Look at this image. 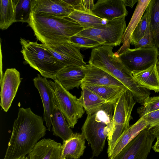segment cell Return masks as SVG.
<instances>
[{"label": "cell", "instance_id": "1", "mask_svg": "<svg viewBox=\"0 0 159 159\" xmlns=\"http://www.w3.org/2000/svg\"><path fill=\"white\" fill-rule=\"evenodd\" d=\"M44 120L30 107L19 108L3 159H21L29 154L46 134Z\"/></svg>", "mask_w": 159, "mask_h": 159}, {"label": "cell", "instance_id": "2", "mask_svg": "<svg viewBox=\"0 0 159 159\" xmlns=\"http://www.w3.org/2000/svg\"><path fill=\"white\" fill-rule=\"evenodd\" d=\"M43 44L50 47L70 42L84 28L69 17H60L31 12L28 22Z\"/></svg>", "mask_w": 159, "mask_h": 159}, {"label": "cell", "instance_id": "3", "mask_svg": "<svg viewBox=\"0 0 159 159\" xmlns=\"http://www.w3.org/2000/svg\"><path fill=\"white\" fill-rule=\"evenodd\" d=\"M115 104L107 103L95 112L87 115L81 128V134L92 148L93 157H98L104 148Z\"/></svg>", "mask_w": 159, "mask_h": 159}, {"label": "cell", "instance_id": "4", "mask_svg": "<svg viewBox=\"0 0 159 159\" xmlns=\"http://www.w3.org/2000/svg\"><path fill=\"white\" fill-rule=\"evenodd\" d=\"M21 52L25 62L43 77L56 79V75L66 66L56 58L43 44L20 38Z\"/></svg>", "mask_w": 159, "mask_h": 159}, {"label": "cell", "instance_id": "5", "mask_svg": "<svg viewBox=\"0 0 159 159\" xmlns=\"http://www.w3.org/2000/svg\"><path fill=\"white\" fill-rule=\"evenodd\" d=\"M136 101L127 89L123 93L116 103L110 129L107 136L108 157L120 136L129 126L132 119L131 113Z\"/></svg>", "mask_w": 159, "mask_h": 159}, {"label": "cell", "instance_id": "6", "mask_svg": "<svg viewBox=\"0 0 159 159\" xmlns=\"http://www.w3.org/2000/svg\"><path fill=\"white\" fill-rule=\"evenodd\" d=\"M125 16L108 21L105 25L94 28L84 29L77 35L95 40L102 45H120L127 27Z\"/></svg>", "mask_w": 159, "mask_h": 159}, {"label": "cell", "instance_id": "7", "mask_svg": "<svg viewBox=\"0 0 159 159\" xmlns=\"http://www.w3.org/2000/svg\"><path fill=\"white\" fill-rule=\"evenodd\" d=\"M48 81L53 90L59 108L69 125L74 128L85 110L78 98L66 89L57 79Z\"/></svg>", "mask_w": 159, "mask_h": 159}, {"label": "cell", "instance_id": "8", "mask_svg": "<svg viewBox=\"0 0 159 159\" xmlns=\"http://www.w3.org/2000/svg\"><path fill=\"white\" fill-rule=\"evenodd\" d=\"M116 53L122 63L131 72L146 69L156 64L159 59L158 48L155 47L128 48Z\"/></svg>", "mask_w": 159, "mask_h": 159}, {"label": "cell", "instance_id": "9", "mask_svg": "<svg viewBox=\"0 0 159 159\" xmlns=\"http://www.w3.org/2000/svg\"><path fill=\"white\" fill-rule=\"evenodd\" d=\"M155 139L148 126L112 159H147Z\"/></svg>", "mask_w": 159, "mask_h": 159}, {"label": "cell", "instance_id": "10", "mask_svg": "<svg viewBox=\"0 0 159 159\" xmlns=\"http://www.w3.org/2000/svg\"><path fill=\"white\" fill-rule=\"evenodd\" d=\"M19 72L15 68H7L0 81V106L5 112L10 107L21 82Z\"/></svg>", "mask_w": 159, "mask_h": 159}, {"label": "cell", "instance_id": "11", "mask_svg": "<svg viewBox=\"0 0 159 159\" xmlns=\"http://www.w3.org/2000/svg\"><path fill=\"white\" fill-rule=\"evenodd\" d=\"M43 45L66 66H74L82 67L86 65L80 52V49L70 41L50 47Z\"/></svg>", "mask_w": 159, "mask_h": 159}, {"label": "cell", "instance_id": "12", "mask_svg": "<svg viewBox=\"0 0 159 159\" xmlns=\"http://www.w3.org/2000/svg\"><path fill=\"white\" fill-rule=\"evenodd\" d=\"M74 10L66 0H32L31 12L56 17H68Z\"/></svg>", "mask_w": 159, "mask_h": 159}, {"label": "cell", "instance_id": "13", "mask_svg": "<svg viewBox=\"0 0 159 159\" xmlns=\"http://www.w3.org/2000/svg\"><path fill=\"white\" fill-rule=\"evenodd\" d=\"M34 84L38 90L42 102L43 109V119L47 129L50 131L52 125L51 117L54 106V93L47 78L39 74L33 79Z\"/></svg>", "mask_w": 159, "mask_h": 159}, {"label": "cell", "instance_id": "14", "mask_svg": "<svg viewBox=\"0 0 159 159\" xmlns=\"http://www.w3.org/2000/svg\"><path fill=\"white\" fill-rule=\"evenodd\" d=\"M91 12L107 21L125 17L128 13L123 0H98L94 4Z\"/></svg>", "mask_w": 159, "mask_h": 159}, {"label": "cell", "instance_id": "15", "mask_svg": "<svg viewBox=\"0 0 159 159\" xmlns=\"http://www.w3.org/2000/svg\"><path fill=\"white\" fill-rule=\"evenodd\" d=\"M83 68L85 75L81 84L125 87L109 73L93 65L89 64Z\"/></svg>", "mask_w": 159, "mask_h": 159}, {"label": "cell", "instance_id": "16", "mask_svg": "<svg viewBox=\"0 0 159 159\" xmlns=\"http://www.w3.org/2000/svg\"><path fill=\"white\" fill-rule=\"evenodd\" d=\"M62 144L50 139L38 142L28 154L29 159H61Z\"/></svg>", "mask_w": 159, "mask_h": 159}, {"label": "cell", "instance_id": "17", "mask_svg": "<svg viewBox=\"0 0 159 159\" xmlns=\"http://www.w3.org/2000/svg\"><path fill=\"white\" fill-rule=\"evenodd\" d=\"M85 75L83 66H67L59 71L56 75V79L69 91L75 88L78 89Z\"/></svg>", "mask_w": 159, "mask_h": 159}, {"label": "cell", "instance_id": "18", "mask_svg": "<svg viewBox=\"0 0 159 159\" xmlns=\"http://www.w3.org/2000/svg\"><path fill=\"white\" fill-rule=\"evenodd\" d=\"M148 126V124L143 116L140 117L134 124L129 126L120 137L109 159H112L114 157L141 131Z\"/></svg>", "mask_w": 159, "mask_h": 159}, {"label": "cell", "instance_id": "19", "mask_svg": "<svg viewBox=\"0 0 159 159\" xmlns=\"http://www.w3.org/2000/svg\"><path fill=\"white\" fill-rule=\"evenodd\" d=\"M54 106L51 117L52 130L53 134L60 137L63 142L70 139L74 133L57 105L54 93Z\"/></svg>", "mask_w": 159, "mask_h": 159}, {"label": "cell", "instance_id": "20", "mask_svg": "<svg viewBox=\"0 0 159 159\" xmlns=\"http://www.w3.org/2000/svg\"><path fill=\"white\" fill-rule=\"evenodd\" d=\"M85 140L81 133H74L70 139L63 142L61 159H65L68 156L80 158L86 148Z\"/></svg>", "mask_w": 159, "mask_h": 159}, {"label": "cell", "instance_id": "21", "mask_svg": "<svg viewBox=\"0 0 159 159\" xmlns=\"http://www.w3.org/2000/svg\"><path fill=\"white\" fill-rule=\"evenodd\" d=\"M131 72L136 80L141 86L155 92H159V77L156 64L146 69Z\"/></svg>", "mask_w": 159, "mask_h": 159}, {"label": "cell", "instance_id": "22", "mask_svg": "<svg viewBox=\"0 0 159 159\" xmlns=\"http://www.w3.org/2000/svg\"><path fill=\"white\" fill-rule=\"evenodd\" d=\"M151 0H139L129 23L124 34L123 45L120 49L123 50L129 48L130 39L133 31L139 24Z\"/></svg>", "mask_w": 159, "mask_h": 159}, {"label": "cell", "instance_id": "23", "mask_svg": "<svg viewBox=\"0 0 159 159\" xmlns=\"http://www.w3.org/2000/svg\"><path fill=\"white\" fill-rule=\"evenodd\" d=\"M80 87L82 91L78 100L87 115L95 112L108 103L91 90L81 85Z\"/></svg>", "mask_w": 159, "mask_h": 159}, {"label": "cell", "instance_id": "24", "mask_svg": "<svg viewBox=\"0 0 159 159\" xmlns=\"http://www.w3.org/2000/svg\"><path fill=\"white\" fill-rule=\"evenodd\" d=\"M91 90L108 102L116 103L123 93L127 89L125 87L98 86L81 84Z\"/></svg>", "mask_w": 159, "mask_h": 159}, {"label": "cell", "instance_id": "25", "mask_svg": "<svg viewBox=\"0 0 159 159\" xmlns=\"http://www.w3.org/2000/svg\"><path fill=\"white\" fill-rule=\"evenodd\" d=\"M18 0H0V28L5 30L15 22Z\"/></svg>", "mask_w": 159, "mask_h": 159}, {"label": "cell", "instance_id": "26", "mask_svg": "<svg viewBox=\"0 0 159 159\" xmlns=\"http://www.w3.org/2000/svg\"><path fill=\"white\" fill-rule=\"evenodd\" d=\"M69 17L74 20L84 28V29L94 28L106 24L107 20L102 19L93 14L74 10Z\"/></svg>", "mask_w": 159, "mask_h": 159}, {"label": "cell", "instance_id": "27", "mask_svg": "<svg viewBox=\"0 0 159 159\" xmlns=\"http://www.w3.org/2000/svg\"><path fill=\"white\" fill-rule=\"evenodd\" d=\"M151 0L144 14L133 31L130 39V44L134 46L144 35L148 28L152 5Z\"/></svg>", "mask_w": 159, "mask_h": 159}, {"label": "cell", "instance_id": "28", "mask_svg": "<svg viewBox=\"0 0 159 159\" xmlns=\"http://www.w3.org/2000/svg\"><path fill=\"white\" fill-rule=\"evenodd\" d=\"M32 0H18L16 10L15 22L27 23L31 12Z\"/></svg>", "mask_w": 159, "mask_h": 159}, {"label": "cell", "instance_id": "29", "mask_svg": "<svg viewBox=\"0 0 159 159\" xmlns=\"http://www.w3.org/2000/svg\"><path fill=\"white\" fill-rule=\"evenodd\" d=\"M152 1L149 22L153 38L159 34V0H152Z\"/></svg>", "mask_w": 159, "mask_h": 159}, {"label": "cell", "instance_id": "30", "mask_svg": "<svg viewBox=\"0 0 159 159\" xmlns=\"http://www.w3.org/2000/svg\"><path fill=\"white\" fill-rule=\"evenodd\" d=\"M159 110V96L148 97L144 103L137 109L140 117L145 115Z\"/></svg>", "mask_w": 159, "mask_h": 159}, {"label": "cell", "instance_id": "31", "mask_svg": "<svg viewBox=\"0 0 159 159\" xmlns=\"http://www.w3.org/2000/svg\"><path fill=\"white\" fill-rule=\"evenodd\" d=\"M70 42L80 49H93L102 45L94 40L77 34L71 37L70 38Z\"/></svg>", "mask_w": 159, "mask_h": 159}, {"label": "cell", "instance_id": "32", "mask_svg": "<svg viewBox=\"0 0 159 159\" xmlns=\"http://www.w3.org/2000/svg\"><path fill=\"white\" fill-rule=\"evenodd\" d=\"M135 48H151L155 47L150 28L149 20L146 32L143 37L134 45Z\"/></svg>", "mask_w": 159, "mask_h": 159}, {"label": "cell", "instance_id": "33", "mask_svg": "<svg viewBox=\"0 0 159 159\" xmlns=\"http://www.w3.org/2000/svg\"><path fill=\"white\" fill-rule=\"evenodd\" d=\"M149 128L159 125V110L145 115L143 116Z\"/></svg>", "mask_w": 159, "mask_h": 159}, {"label": "cell", "instance_id": "34", "mask_svg": "<svg viewBox=\"0 0 159 159\" xmlns=\"http://www.w3.org/2000/svg\"><path fill=\"white\" fill-rule=\"evenodd\" d=\"M151 134L157 138V141L152 148L156 152H159V125L149 128Z\"/></svg>", "mask_w": 159, "mask_h": 159}, {"label": "cell", "instance_id": "35", "mask_svg": "<svg viewBox=\"0 0 159 159\" xmlns=\"http://www.w3.org/2000/svg\"><path fill=\"white\" fill-rule=\"evenodd\" d=\"M126 6H129L132 8L134 5L138 2L137 0H123Z\"/></svg>", "mask_w": 159, "mask_h": 159}, {"label": "cell", "instance_id": "36", "mask_svg": "<svg viewBox=\"0 0 159 159\" xmlns=\"http://www.w3.org/2000/svg\"><path fill=\"white\" fill-rule=\"evenodd\" d=\"M152 41L154 47L159 48V34L153 38Z\"/></svg>", "mask_w": 159, "mask_h": 159}, {"label": "cell", "instance_id": "37", "mask_svg": "<svg viewBox=\"0 0 159 159\" xmlns=\"http://www.w3.org/2000/svg\"><path fill=\"white\" fill-rule=\"evenodd\" d=\"M157 70L159 77V61H158L156 64Z\"/></svg>", "mask_w": 159, "mask_h": 159}, {"label": "cell", "instance_id": "38", "mask_svg": "<svg viewBox=\"0 0 159 159\" xmlns=\"http://www.w3.org/2000/svg\"><path fill=\"white\" fill-rule=\"evenodd\" d=\"M65 159H79V158H76L70 156H68Z\"/></svg>", "mask_w": 159, "mask_h": 159}, {"label": "cell", "instance_id": "39", "mask_svg": "<svg viewBox=\"0 0 159 159\" xmlns=\"http://www.w3.org/2000/svg\"><path fill=\"white\" fill-rule=\"evenodd\" d=\"M21 159H29L28 157H24L22 158Z\"/></svg>", "mask_w": 159, "mask_h": 159}, {"label": "cell", "instance_id": "40", "mask_svg": "<svg viewBox=\"0 0 159 159\" xmlns=\"http://www.w3.org/2000/svg\"></svg>", "mask_w": 159, "mask_h": 159}]
</instances>
